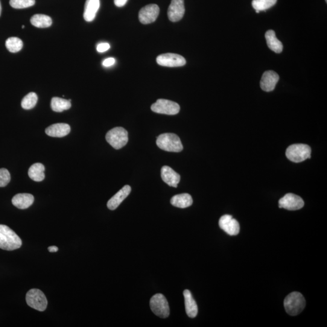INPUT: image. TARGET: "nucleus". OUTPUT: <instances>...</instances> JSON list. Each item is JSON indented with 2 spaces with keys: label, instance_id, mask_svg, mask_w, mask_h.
I'll return each mask as SVG.
<instances>
[{
  "label": "nucleus",
  "instance_id": "f257e3e1",
  "mask_svg": "<svg viewBox=\"0 0 327 327\" xmlns=\"http://www.w3.org/2000/svg\"><path fill=\"white\" fill-rule=\"evenodd\" d=\"M22 241L11 228L0 224V249L13 251L20 249Z\"/></svg>",
  "mask_w": 327,
  "mask_h": 327
},
{
  "label": "nucleus",
  "instance_id": "f03ea898",
  "mask_svg": "<svg viewBox=\"0 0 327 327\" xmlns=\"http://www.w3.org/2000/svg\"><path fill=\"white\" fill-rule=\"evenodd\" d=\"M156 144L160 149L172 152H180L183 150L180 137L174 133H163L157 136Z\"/></svg>",
  "mask_w": 327,
  "mask_h": 327
},
{
  "label": "nucleus",
  "instance_id": "7ed1b4c3",
  "mask_svg": "<svg viewBox=\"0 0 327 327\" xmlns=\"http://www.w3.org/2000/svg\"><path fill=\"white\" fill-rule=\"evenodd\" d=\"M305 300L302 294L299 292H292L285 297L284 302L286 312L291 316H296L305 307Z\"/></svg>",
  "mask_w": 327,
  "mask_h": 327
},
{
  "label": "nucleus",
  "instance_id": "20e7f679",
  "mask_svg": "<svg viewBox=\"0 0 327 327\" xmlns=\"http://www.w3.org/2000/svg\"><path fill=\"white\" fill-rule=\"evenodd\" d=\"M311 153V148L308 145L296 144L289 146L286 150L285 154L291 161L298 163L310 159Z\"/></svg>",
  "mask_w": 327,
  "mask_h": 327
},
{
  "label": "nucleus",
  "instance_id": "39448f33",
  "mask_svg": "<svg viewBox=\"0 0 327 327\" xmlns=\"http://www.w3.org/2000/svg\"><path fill=\"white\" fill-rule=\"evenodd\" d=\"M106 141L116 150L124 147L128 141L127 131L124 128L118 127L109 131L106 136Z\"/></svg>",
  "mask_w": 327,
  "mask_h": 327
},
{
  "label": "nucleus",
  "instance_id": "423d86ee",
  "mask_svg": "<svg viewBox=\"0 0 327 327\" xmlns=\"http://www.w3.org/2000/svg\"><path fill=\"white\" fill-rule=\"evenodd\" d=\"M26 302L31 308L38 311H44L48 306V300L45 294L39 289H31L26 296Z\"/></svg>",
  "mask_w": 327,
  "mask_h": 327
},
{
  "label": "nucleus",
  "instance_id": "0eeeda50",
  "mask_svg": "<svg viewBox=\"0 0 327 327\" xmlns=\"http://www.w3.org/2000/svg\"><path fill=\"white\" fill-rule=\"evenodd\" d=\"M150 306L151 311L157 316L166 318L170 314L169 303L162 294H154L150 299Z\"/></svg>",
  "mask_w": 327,
  "mask_h": 327
},
{
  "label": "nucleus",
  "instance_id": "6e6552de",
  "mask_svg": "<svg viewBox=\"0 0 327 327\" xmlns=\"http://www.w3.org/2000/svg\"><path fill=\"white\" fill-rule=\"evenodd\" d=\"M151 110L157 113L175 115L180 112V106L175 102L165 100V99H159L155 103L151 105Z\"/></svg>",
  "mask_w": 327,
  "mask_h": 327
},
{
  "label": "nucleus",
  "instance_id": "1a4fd4ad",
  "mask_svg": "<svg viewBox=\"0 0 327 327\" xmlns=\"http://www.w3.org/2000/svg\"><path fill=\"white\" fill-rule=\"evenodd\" d=\"M156 62L159 66L177 68L185 66L186 60L182 55L169 53L159 55L156 58Z\"/></svg>",
  "mask_w": 327,
  "mask_h": 327
},
{
  "label": "nucleus",
  "instance_id": "9d476101",
  "mask_svg": "<svg viewBox=\"0 0 327 327\" xmlns=\"http://www.w3.org/2000/svg\"><path fill=\"white\" fill-rule=\"evenodd\" d=\"M304 202L301 198L293 194H286L279 201V208L288 210H297L302 209Z\"/></svg>",
  "mask_w": 327,
  "mask_h": 327
},
{
  "label": "nucleus",
  "instance_id": "9b49d317",
  "mask_svg": "<svg viewBox=\"0 0 327 327\" xmlns=\"http://www.w3.org/2000/svg\"><path fill=\"white\" fill-rule=\"evenodd\" d=\"M159 14L158 6L154 4L146 6L139 11V22L144 25L150 24L156 21Z\"/></svg>",
  "mask_w": 327,
  "mask_h": 327
},
{
  "label": "nucleus",
  "instance_id": "f8f14e48",
  "mask_svg": "<svg viewBox=\"0 0 327 327\" xmlns=\"http://www.w3.org/2000/svg\"><path fill=\"white\" fill-rule=\"evenodd\" d=\"M219 226L221 229L230 236L239 234L240 226L238 221L233 218L231 215H225L219 221Z\"/></svg>",
  "mask_w": 327,
  "mask_h": 327
},
{
  "label": "nucleus",
  "instance_id": "ddd939ff",
  "mask_svg": "<svg viewBox=\"0 0 327 327\" xmlns=\"http://www.w3.org/2000/svg\"><path fill=\"white\" fill-rule=\"evenodd\" d=\"M185 13L184 0H172L168 12L169 19L172 22H177L183 19Z\"/></svg>",
  "mask_w": 327,
  "mask_h": 327
},
{
  "label": "nucleus",
  "instance_id": "4468645a",
  "mask_svg": "<svg viewBox=\"0 0 327 327\" xmlns=\"http://www.w3.org/2000/svg\"><path fill=\"white\" fill-rule=\"evenodd\" d=\"M279 80L278 74L273 71L265 72L262 75L260 86L265 92H271L275 88L277 82Z\"/></svg>",
  "mask_w": 327,
  "mask_h": 327
},
{
  "label": "nucleus",
  "instance_id": "2eb2a0df",
  "mask_svg": "<svg viewBox=\"0 0 327 327\" xmlns=\"http://www.w3.org/2000/svg\"><path fill=\"white\" fill-rule=\"evenodd\" d=\"M131 188L129 186H125L120 191L116 193L112 198L108 201L107 206L108 208L111 210H114L118 208L122 201L126 198L130 194Z\"/></svg>",
  "mask_w": 327,
  "mask_h": 327
},
{
  "label": "nucleus",
  "instance_id": "dca6fc26",
  "mask_svg": "<svg viewBox=\"0 0 327 327\" xmlns=\"http://www.w3.org/2000/svg\"><path fill=\"white\" fill-rule=\"evenodd\" d=\"M161 178L164 182L169 186L177 188L180 182V175L169 166H164L161 169Z\"/></svg>",
  "mask_w": 327,
  "mask_h": 327
},
{
  "label": "nucleus",
  "instance_id": "f3484780",
  "mask_svg": "<svg viewBox=\"0 0 327 327\" xmlns=\"http://www.w3.org/2000/svg\"><path fill=\"white\" fill-rule=\"evenodd\" d=\"M71 132V127L68 124L57 123L50 125L45 130V132L49 136L61 138L68 135Z\"/></svg>",
  "mask_w": 327,
  "mask_h": 327
},
{
  "label": "nucleus",
  "instance_id": "a211bd4d",
  "mask_svg": "<svg viewBox=\"0 0 327 327\" xmlns=\"http://www.w3.org/2000/svg\"><path fill=\"white\" fill-rule=\"evenodd\" d=\"M100 7V0H86L84 6V19L87 22H91L95 19Z\"/></svg>",
  "mask_w": 327,
  "mask_h": 327
},
{
  "label": "nucleus",
  "instance_id": "6ab92c4d",
  "mask_svg": "<svg viewBox=\"0 0 327 327\" xmlns=\"http://www.w3.org/2000/svg\"><path fill=\"white\" fill-rule=\"evenodd\" d=\"M34 202V196L29 194H19L14 196L12 200L13 205L20 209H26L31 206Z\"/></svg>",
  "mask_w": 327,
  "mask_h": 327
},
{
  "label": "nucleus",
  "instance_id": "aec40b11",
  "mask_svg": "<svg viewBox=\"0 0 327 327\" xmlns=\"http://www.w3.org/2000/svg\"><path fill=\"white\" fill-rule=\"evenodd\" d=\"M184 296H185L186 311L188 316L194 318L197 316L198 308L197 302L193 297L191 292L189 290L184 291Z\"/></svg>",
  "mask_w": 327,
  "mask_h": 327
},
{
  "label": "nucleus",
  "instance_id": "412c9836",
  "mask_svg": "<svg viewBox=\"0 0 327 327\" xmlns=\"http://www.w3.org/2000/svg\"><path fill=\"white\" fill-rule=\"evenodd\" d=\"M265 39H266L268 48L271 51L276 52L277 54L281 53L283 50L282 43L277 39L275 32L274 31H268L265 33Z\"/></svg>",
  "mask_w": 327,
  "mask_h": 327
},
{
  "label": "nucleus",
  "instance_id": "4be33fe9",
  "mask_svg": "<svg viewBox=\"0 0 327 327\" xmlns=\"http://www.w3.org/2000/svg\"><path fill=\"white\" fill-rule=\"evenodd\" d=\"M171 203L178 208L185 209L192 205L193 199L188 194L177 195L172 198Z\"/></svg>",
  "mask_w": 327,
  "mask_h": 327
},
{
  "label": "nucleus",
  "instance_id": "5701e85b",
  "mask_svg": "<svg viewBox=\"0 0 327 327\" xmlns=\"http://www.w3.org/2000/svg\"><path fill=\"white\" fill-rule=\"evenodd\" d=\"M45 168L42 164L36 163L31 166L28 171L29 177L36 182H42L45 178Z\"/></svg>",
  "mask_w": 327,
  "mask_h": 327
},
{
  "label": "nucleus",
  "instance_id": "b1692460",
  "mask_svg": "<svg viewBox=\"0 0 327 327\" xmlns=\"http://www.w3.org/2000/svg\"><path fill=\"white\" fill-rule=\"evenodd\" d=\"M31 23L35 27L46 28L50 27L52 24V20L50 17L46 15L36 14L32 17Z\"/></svg>",
  "mask_w": 327,
  "mask_h": 327
},
{
  "label": "nucleus",
  "instance_id": "393cba45",
  "mask_svg": "<svg viewBox=\"0 0 327 327\" xmlns=\"http://www.w3.org/2000/svg\"><path fill=\"white\" fill-rule=\"evenodd\" d=\"M71 100L65 99L54 97L51 100V108L52 110L56 112H62L64 110H69L71 107Z\"/></svg>",
  "mask_w": 327,
  "mask_h": 327
},
{
  "label": "nucleus",
  "instance_id": "a878e982",
  "mask_svg": "<svg viewBox=\"0 0 327 327\" xmlns=\"http://www.w3.org/2000/svg\"><path fill=\"white\" fill-rule=\"evenodd\" d=\"M23 43L21 39L17 37H11L6 42V47L9 51L12 53H17L22 50Z\"/></svg>",
  "mask_w": 327,
  "mask_h": 327
},
{
  "label": "nucleus",
  "instance_id": "bb28decb",
  "mask_svg": "<svg viewBox=\"0 0 327 327\" xmlns=\"http://www.w3.org/2000/svg\"><path fill=\"white\" fill-rule=\"evenodd\" d=\"M277 0H253L252 6L256 13L264 11L273 7L276 4Z\"/></svg>",
  "mask_w": 327,
  "mask_h": 327
},
{
  "label": "nucleus",
  "instance_id": "cd10ccee",
  "mask_svg": "<svg viewBox=\"0 0 327 327\" xmlns=\"http://www.w3.org/2000/svg\"><path fill=\"white\" fill-rule=\"evenodd\" d=\"M38 96L36 93L31 92L26 95L22 101V107L25 110H30L36 106Z\"/></svg>",
  "mask_w": 327,
  "mask_h": 327
},
{
  "label": "nucleus",
  "instance_id": "c85d7f7f",
  "mask_svg": "<svg viewBox=\"0 0 327 327\" xmlns=\"http://www.w3.org/2000/svg\"><path fill=\"white\" fill-rule=\"evenodd\" d=\"M11 7L15 9H25L33 7L36 0H10Z\"/></svg>",
  "mask_w": 327,
  "mask_h": 327
},
{
  "label": "nucleus",
  "instance_id": "c756f323",
  "mask_svg": "<svg viewBox=\"0 0 327 327\" xmlns=\"http://www.w3.org/2000/svg\"><path fill=\"white\" fill-rule=\"evenodd\" d=\"M11 181L10 172L7 169H0V188L7 186Z\"/></svg>",
  "mask_w": 327,
  "mask_h": 327
},
{
  "label": "nucleus",
  "instance_id": "7c9ffc66",
  "mask_svg": "<svg viewBox=\"0 0 327 327\" xmlns=\"http://www.w3.org/2000/svg\"><path fill=\"white\" fill-rule=\"evenodd\" d=\"M110 48V46L109 43H103L99 44L96 48V50L100 53H103V52H106L109 50Z\"/></svg>",
  "mask_w": 327,
  "mask_h": 327
},
{
  "label": "nucleus",
  "instance_id": "2f4dec72",
  "mask_svg": "<svg viewBox=\"0 0 327 327\" xmlns=\"http://www.w3.org/2000/svg\"><path fill=\"white\" fill-rule=\"evenodd\" d=\"M116 62L115 59L114 58H108L107 59L104 60L103 62V65L106 68L112 66Z\"/></svg>",
  "mask_w": 327,
  "mask_h": 327
},
{
  "label": "nucleus",
  "instance_id": "473e14b6",
  "mask_svg": "<svg viewBox=\"0 0 327 327\" xmlns=\"http://www.w3.org/2000/svg\"><path fill=\"white\" fill-rule=\"evenodd\" d=\"M128 0H114V4L116 7L121 8L127 4Z\"/></svg>",
  "mask_w": 327,
  "mask_h": 327
},
{
  "label": "nucleus",
  "instance_id": "72a5a7b5",
  "mask_svg": "<svg viewBox=\"0 0 327 327\" xmlns=\"http://www.w3.org/2000/svg\"><path fill=\"white\" fill-rule=\"evenodd\" d=\"M48 250L50 252H57L58 250V248L56 246H51L48 248Z\"/></svg>",
  "mask_w": 327,
  "mask_h": 327
},
{
  "label": "nucleus",
  "instance_id": "f704fd0d",
  "mask_svg": "<svg viewBox=\"0 0 327 327\" xmlns=\"http://www.w3.org/2000/svg\"><path fill=\"white\" fill-rule=\"evenodd\" d=\"M2 14V5H1V2H0V16H1Z\"/></svg>",
  "mask_w": 327,
  "mask_h": 327
},
{
  "label": "nucleus",
  "instance_id": "c9c22d12",
  "mask_svg": "<svg viewBox=\"0 0 327 327\" xmlns=\"http://www.w3.org/2000/svg\"><path fill=\"white\" fill-rule=\"evenodd\" d=\"M22 28H23V29H24V28H25V26H22Z\"/></svg>",
  "mask_w": 327,
  "mask_h": 327
},
{
  "label": "nucleus",
  "instance_id": "e433bc0d",
  "mask_svg": "<svg viewBox=\"0 0 327 327\" xmlns=\"http://www.w3.org/2000/svg\"><path fill=\"white\" fill-rule=\"evenodd\" d=\"M326 2H327V0H325Z\"/></svg>",
  "mask_w": 327,
  "mask_h": 327
}]
</instances>
